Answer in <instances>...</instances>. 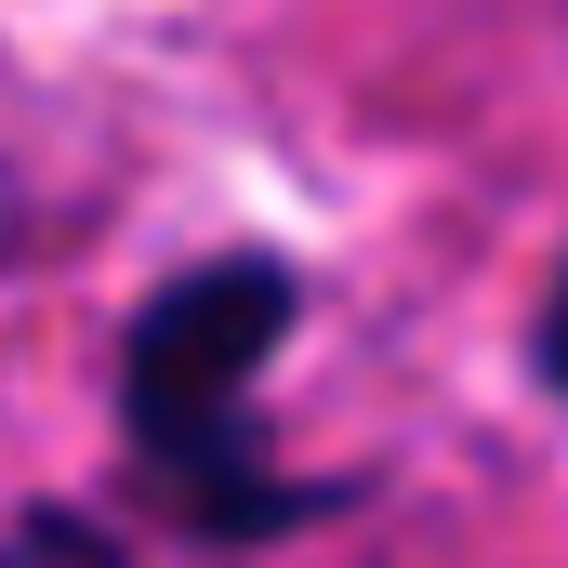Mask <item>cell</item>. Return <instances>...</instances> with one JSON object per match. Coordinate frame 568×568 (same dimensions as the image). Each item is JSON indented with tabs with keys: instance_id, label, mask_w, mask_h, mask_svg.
Masks as SVG:
<instances>
[{
	"instance_id": "1",
	"label": "cell",
	"mask_w": 568,
	"mask_h": 568,
	"mask_svg": "<svg viewBox=\"0 0 568 568\" xmlns=\"http://www.w3.org/2000/svg\"><path fill=\"white\" fill-rule=\"evenodd\" d=\"M291 331V278L278 265H199L133 317V357H120V397L159 476H185L199 503H225L239 529H278L291 489H252V371L278 357Z\"/></svg>"
},
{
	"instance_id": "2",
	"label": "cell",
	"mask_w": 568,
	"mask_h": 568,
	"mask_svg": "<svg viewBox=\"0 0 568 568\" xmlns=\"http://www.w3.org/2000/svg\"><path fill=\"white\" fill-rule=\"evenodd\" d=\"M542 384L568 397V278H556V304H542Z\"/></svg>"
},
{
	"instance_id": "3",
	"label": "cell",
	"mask_w": 568,
	"mask_h": 568,
	"mask_svg": "<svg viewBox=\"0 0 568 568\" xmlns=\"http://www.w3.org/2000/svg\"><path fill=\"white\" fill-rule=\"evenodd\" d=\"M13 239H27V185L0 172V265H13Z\"/></svg>"
}]
</instances>
